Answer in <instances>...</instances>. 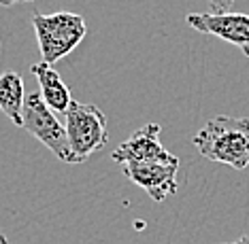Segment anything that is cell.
Returning a JSON list of instances; mask_svg holds the SVG:
<instances>
[{"instance_id": "8", "label": "cell", "mask_w": 249, "mask_h": 244, "mask_svg": "<svg viewBox=\"0 0 249 244\" xmlns=\"http://www.w3.org/2000/svg\"><path fill=\"white\" fill-rule=\"evenodd\" d=\"M30 70H32V75L38 79V87H41L38 94H41L43 102L53 113L64 115L72 98H71L69 85L62 81L60 72L55 70L52 64H45V62H41V64H32Z\"/></svg>"}, {"instance_id": "2", "label": "cell", "mask_w": 249, "mask_h": 244, "mask_svg": "<svg viewBox=\"0 0 249 244\" xmlns=\"http://www.w3.org/2000/svg\"><path fill=\"white\" fill-rule=\"evenodd\" d=\"M32 26L36 32L38 49L45 64H55L66 58L79 43L86 38V19L77 13L58 11V13H36L32 15Z\"/></svg>"}, {"instance_id": "11", "label": "cell", "mask_w": 249, "mask_h": 244, "mask_svg": "<svg viewBox=\"0 0 249 244\" xmlns=\"http://www.w3.org/2000/svg\"><path fill=\"white\" fill-rule=\"evenodd\" d=\"M18 2H32V0H0L2 7H11V4H18Z\"/></svg>"}, {"instance_id": "3", "label": "cell", "mask_w": 249, "mask_h": 244, "mask_svg": "<svg viewBox=\"0 0 249 244\" xmlns=\"http://www.w3.org/2000/svg\"><path fill=\"white\" fill-rule=\"evenodd\" d=\"M21 128L28 134H32L38 143H43L49 151L64 163H83L72 153L69 138H66V130L55 117V113L43 102L41 94H30L24 98L21 106Z\"/></svg>"}, {"instance_id": "12", "label": "cell", "mask_w": 249, "mask_h": 244, "mask_svg": "<svg viewBox=\"0 0 249 244\" xmlns=\"http://www.w3.org/2000/svg\"><path fill=\"white\" fill-rule=\"evenodd\" d=\"M230 244H249V234L243 236V238H239V240H234V242H230Z\"/></svg>"}, {"instance_id": "6", "label": "cell", "mask_w": 249, "mask_h": 244, "mask_svg": "<svg viewBox=\"0 0 249 244\" xmlns=\"http://www.w3.org/2000/svg\"><path fill=\"white\" fill-rule=\"evenodd\" d=\"M162 128L158 123H147L137 130L128 140L111 153V160L117 163L126 162H164V163H179V160L168 153L160 143Z\"/></svg>"}, {"instance_id": "10", "label": "cell", "mask_w": 249, "mask_h": 244, "mask_svg": "<svg viewBox=\"0 0 249 244\" xmlns=\"http://www.w3.org/2000/svg\"><path fill=\"white\" fill-rule=\"evenodd\" d=\"M232 4H234V0H209V9H211L213 15L230 13Z\"/></svg>"}, {"instance_id": "5", "label": "cell", "mask_w": 249, "mask_h": 244, "mask_svg": "<svg viewBox=\"0 0 249 244\" xmlns=\"http://www.w3.org/2000/svg\"><path fill=\"white\" fill-rule=\"evenodd\" d=\"M124 174L137 187L145 189L154 202H164L177 191V172L179 163L164 162H126Z\"/></svg>"}, {"instance_id": "7", "label": "cell", "mask_w": 249, "mask_h": 244, "mask_svg": "<svg viewBox=\"0 0 249 244\" xmlns=\"http://www.w3.org/2000/svg\"><path fill=\"white\" fill-rule=\"evenodd\" d=\"M188 26L202 34H211L226 43L236 45L249 58V15L243 13H190L185 17Z\"/></svg>"}, {"instance_id": "4", "label": "cell", "mask_w": 249, "mask_h": 244, "mask_svg": "<svg viewBox=\"0 0 249 244\" xmlns=\"http://www.w3.org/2000/svg\"><path fill=\"white\" fill-rule=\"evenodd\" d=\"M64 115H66V126H64L66 138H69L72 153L81 162H86L92 153L100 151L109 143L107 117L98 106L71 100Z\"/></svg>"}, {"instance_id": "9", "label": "cell", "mask_w": 249, "mask_h": 244, "mask_svg": "<svg viewBox=\"0 0 249 244\" xmlns=\"http://www.w3.org/2000/svg\"><path fill=\"white\" fill-rule=\"evenodd\" d=\"M24 98H26L24 79H21L18 72H4V75H0V111H2L15 126H21Z\"/></svg>"}, {"instance_id": "13", "label": "cell", "mask_w": 249, "mask_h": 244, "mask_svg": "<svg viewBox=\"0 0 249 244\" xmlns=\"http://www.w3.org/2000/svg\"><path fill=\"white\" fill-rule=\"evenodd\" d=\"M0 244H9V240H7V238H4L2 234H0Z\"/></svg>"}, {"instance_id": "1", "label": "cell", "mask_w": 249, "mask_h": 244, "mask_svg": "<svg viewBox=\"0 0 249 244\" xmlns=\"http://www.w3.org/2000/svg\"><path fill=\"white\" fill-rule=\"evenodd\" d=\"M192 143L202 157L234 170L249 166V119L247 117H213L196 132Z\"/></svg>"}]
</instances>
